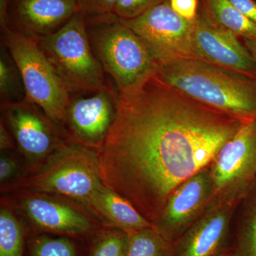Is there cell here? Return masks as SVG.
Here are the masks:
<instances>
[{"instance_id": "1", "label": "cell", "mask_w": 256, "mask_h": 256, "mask_svg": "<svg viewBox=\"0 0 256 256\" xmlns=\"http://www.w3.org/2000/svg\"><path fill=\"white\" fill-rule=\"evenodd\" d=\"M246 120L154 76L118 92L114 121L96 149L101 182L154 224L175 188L208 168Z\"/></svg>"}, {"instance_id": "18", "label": "cell", "mask_w": 256, "mask_h": 256, "mask_svg": "<svg viewBox=\"0 0 256 256\" xmlns=\"http://www.w3.org/2000/svg\"><path fill=\"white\" fill-rule=\"evenodd\" d=\"M208 20L239 38L256 40V24L228 0H200V9Z\"/></svg>"}, {"instance_id": "25", "label": "cell", "mask_w": 256, "mask_h": 256, "mask_svg": "<svg viewBox=\"0 0 256 256\" xmlns=\"http://www.w3.org/2000/svg\"><path fill=\"white\" fill-rule=\"evenodd\" d=\"M117 2L118 0H78L79 10L88 16L112 14Z\"/></svg>"}, {"instance_id": "3", "label": "cell", "mask_w": 256, "mask_h": 256, "mask_svg": "<svg viewBox=\"0 0 256 256\" xmlns=\"http://www.w3.org/2000/svg\"><path fill=\"white\" fill-rule=\"evenodd\" d=\"M89 40L105 73L118 92H126L158 74L161 65L137 34L112 15L86 16Z\"/></svg>"}, {"instance_id": "2", "label": "cell", "mask_w": 256, "mask_h": 256, "mask_svg": "<svg viewBox=\"0 0 256 256\" xmlns=\"http://www.w3.org/2000/svg\"><path fill=\"white\" fill-rule=\"evenodd\" d=\"M156 76L194 100L245 120H256V78L198 60L165 64Z\"/></svg>"}, {"instance_id": "17", "label": "cell", "mask_w": 256, "mask_h": 256, "mask_svg": "<svg viewBox=\"0 0 256 256\" xmlns=\"http://www.w3.org/2000/svg\"><path fill=\"white\" fill-rule=\"evenodd\" d=\"M230 250L233 256H256V181L234 212Z\"/></svg>"}, {"instance_id": "15", "label": "cell", "mask_w": 256, "mask_h": 256, "mask_svg": "<svg viewBox=\"0 0 256 256\" xmlns=\"http://www.w3.org/2000/svg\"><path fill=\"white\" fill-rule=\"evenodd\" d=\"M22 208L32 223L46 232L78 236L95 229L82 212L50 198L28 197L23 200Z\"/></svg>"}, {"instance_id": "8", "label": "cell", "mask_w": 256, "mask_h": 256, "mask_svg": "<svg viewBox=\"0 0 256 256\" xmlns=\"http://www.w3.org/2000/svg\"><path fill=\"white\" fill-rule=\"evenodd\" d=\"M215 200L239 202L256 181V120H247L208 166Z\"/></svg>"}, {"instance_id": "22", "label": "cell", "mask_w": 256, "mask_h": 256, "mask_svg": "<svg viewBox=\"0 0 256 256\" xmlns=\"http://www.w3.org/2000/svg\"><path fill=\"white\" fill-rule=\"evenodd\" d=\"M128 234L114 230L102 234L92 246L90 256H127Z\"/></svg>"}, {"instance_id": "24", "label": "cell", "mask_w": 256, "mask_h": 256, "mask_svg": "<svg viewBox=\"0 0 256 256\" xmlns=\"http://www.w3.org/2000/svg\"><path fill=\"white\" fill-rule=\"evenodd\" d=\"M165 0H118L112 14L121 18H132L139 16L152 6Z\"/></svg>"}, {"instance_id": "30", "label": "cell", "mask_w": 256, "mask_h": 256, "mask_svg": "<svg viewBox=\"0 0 256 256\" xmlns=\"http://www.w3.org/2000/svg\"><path fill=\"white\" fill-rule=\"evenodd\" d=\"M242 43L244 44L256 64V40H248V38H242Z\"/></svg>"}, {"instance_id": "7", "label": "cell", "mask_w": 256, "mask_h": 256, "mask_svg": "<svg viewBox=\"0 0 256 256\" xmlns=\"http://www.w3.org/2000/svg\"><path fill=\"white\" fill-rule=\"evenodd\" d=\"M111 15L142 38L161 66L175 60L194 58L192 34L195 20L188 21L176 14L169 0L152 6L134 18Z\"/></svg>"}, {"instance_id": "21", "label": "cell", "mask_w": 256, "mask_h": 256, "mask_svg": "<svg viewBox=\"0 0 256 256\" xmlns=\"http://www.w3.org/2000/svg\"><path fill=\"white\" fill-rule=\"evenodd\" d=\"M24 235L20 222L12 212L0 210V256H23Z\"/></svg>"}, {"instance_id": "20", "label": "cell", "mask_w": 256, "mask_h": 256, "mask_svg": "<svg viewBox=\"0 0 256 256\" xmlns=\"http://www.w3.org/2000/svg\"><path fill=\"white\" fill-rule=\"evenodd\" d=\"M0 96L2 104L22 102L26 98L20 70L2 44L0 55Z\"/></svg>"}, {"instance_id": "12", "label": "cell", "mask_w": 256, "mask_h": 256, "mask_svg": "<svg viewBox=\"0 0 256 256\" xmlns=\"http://www.w3.org/2000/svg\"><path fill=\"white\" fill-rule=\"evenodd\" d=\"M194 58L256 78V64L239 37L220 28L198 10L192 34Z\"/></svg>"}, {"instance_id": "28", "label": "cell", "mask_w": 256, "mask_h": 256, "mask_svg": "<svg viewBox=\"0 0 256 256\" xmlns=\"http://www.w3.org/2000/svg\"><path fill=\"white\" fill-rule=\"evenodd\" d=\"M16 170V163L5 156L0 158V181L4 182L13 176Z\"/></svg>"}, {"instance_id": "9", "label": "cell", "mask_w": 256, "mask_h": 256, "mask_svg": "<svg viewBox=\"0 0 256 256\" xmlns=\"http://www.w3.org/2000/svg\"><path fill=\"white\" fill-rule=\"evenodd\" d=\"M214 194L208 166L175 188L154 227L165 238L174 242L204 213Z\"/></svg>"}, {"instance_id": "14", "label": "cell", "mask_w": 256, "mask_h": 256, "mask_svg": "<svg viewBox=\"0 0 256 256\" xmlns=\"http://www.w3.org/2000/svg\"><path fill=\"white\" fill-rule=\"evenodd\" d=\"M80 11L78 0H10L6 26L25 36H47Z\"/></svg>"}, {"instance_id": "26", "label": "cell", "mask_w": 256, "mask_h": 256, "mask_svg": "<svg viewBox=\"0 0 256 256\" xmlns=\"http://www.w3.org/2000/svg\"><path fill=\"white\" fill-rule=\"evenodd\" d=\"M172 8L182 18L194 21L198 15L200 0H169Z\"/></svg>"}, {"instance_id": "23", "label": "cell", "mask_w": 256, "mask_h": 256, "mask_svg": "<svg viewBox=\"0 0 256 256\" xmlns=\"http://www.w3.org/2000/svg\"><path fill=\"white\" fill-rule=\"evenodd\" d=\"M33 256H76L73 242L66 238L40 237L34 242Z\"/></svg>"}, {"instance_id": "29", "label": "cell", "mask_w": 256, "mask_h": 256, "mask_svg": "<svg viewBox=\"0 0 256 256\" xmlns=\"http://www.w3.org/2000/svg\"><path fill=\"white\" fill-rule=\"evenodd\" d=\"M13 146H14V144H13L12 140L8 132V129L1 121V126H0V148H1V150L12 149Z\"/></svg>"}, {"instance_id": "32", "label": "cell", "mask_w": 256, "mask_h": 256, "mask_svg": "<svg viewBox=\"0 0 256 256\" xmlns=\"http://www.w3.org/2000/svg\"><path fill=\"white\" fill-rule=\"evenodd\" d=\"M255 1L256 2V0H255Z\"/></svg>"}, {"instance_id": "19", "label": "cell", "mask_w": 256, "mask_h": 256, "mask_svg": "<svg viewBox=\"0 0 256 256\" xmlns=\"http://www.w3.org/2000/svg\"><path fill=\"white\" fill-rule=\"evenodd\" d=\"M127 234V256H173L174 254V242L165 238L156 227Z\"/></svg>"}, {"instance_id": "27", "label": "cell", "mask_w": 256, "mask_h": 256, "mask_svg": "<svg viewBox=\"0 0 256 256\" xmlns=\"http://www.w3.org/2000/svg\"><path fill=\"white\" fill-rule=\"evenodd\" d=\"M228 1L240 12L256 24V2L255 0H228Z\"/></svg>"}, {"instance_id": "16", "label": "cell", "mask_w": 256, "mask_h": 256, "mask_svg": "<svg viewBox=\"0 0 256 256\" xmlns=\"http://www.w3.org/2000/svg\"><path fill=\"white\" fill-rule=\"evenodd\" d=\"M88 208L100 217L106 225L116 227L126 233L154 227V224L146 220L130 202L104 184Z\"/></svg>"}, {"instance_id": "6", "label": "cell", "mask_w": 256, "mask_h": 256, "mask_svg": "<svg viewBox=\"0 0 256 256\" xmlns=\"http://www.w3.org/2000/svg\"><path fill=\"white\" fill-rule=\"evenodd\" d=\"M22 185L55 193L90 206L101 182L96 150L79 143L63 142Z\"/></svg>"}, {"instance_id": "10", "label": "cell", "mask_w": 256, "mask_h": 256, "mask_svg": "<svg viewBox=\"0 0 256 256\" xmlns=\"http://www.w3.org/2000/svg\"><path fill=\"white\" fill-rule=\"evenodd\" d=\"M1 109L20 150L31 161L44 163L64 142L54 122L34 104L26 100L1 104Z\"/></svg>"}, {"instance_id": "13", "label": "cell", "mask_w": 256, "mask_h": 256, "mask_svg": "<svg viewBox=\"0 0 256 256\" xmlns=\"http://www.w3.org/2000/svg\"><path fill=\"white\" fill-rule=\"evenodd\" d=\"M117 96L110 87L70 100L65 122L77 143L95 150L100 146L114 121Z\"/></svg>"}, {"instance_id": "31", "label": "cell", "mask_w": 256, "mask_h": 256, "mask_svg": "<svg viewBox=\"0 0 256 256\" xmlns=\"http://www.w3.org/2000/svg\"><path fill=\"white\" fill-rule=\"evenodd\" d=\"M220 256H233V254H232V250H229L228 252H224V254H222V255Z\"/></svg>"}, {"instance_id": "4", "label": "cell", "mask_w": 256, "mask_h": 256, "mask_svg": "<svg viewBox=\"0 0 256 256\" xmlns=\"http://www.w3.org/2000/svg\"><path fill=\"white\" fill-rule=\"evenodd\" d=\"M36 40L70 94L112 87L92 50L85 13L78 11L58 30Z\"/></svg>"}, {"instance_id": "5", "label": "cell", "mask_w": 256, "mask_h": 256, "mask_svg": "<svg viewBox=\"0 0 256 256\" xmlns=\"http://www.w3.org/2000/svg\"><path fill=\"white\" fill-rule=\"evenodd\" d=\"M1 38L21 74L25 100L56 124L65 122L72 94L36 40L8 26L1 28Z\"/></svg>"}, {"instance_id": "11", "label": "cell", "mask_w": 256, "mask_h": 256, "mask_svg": "<svg viewBox=\"0 0 256 256\" xmlns=\"http://www.w3.org/2000/svg\"><path fill=\"white\" fill-rule=\"evenodd\" d=\"M239 202L213 198L204 213L174 242L173 256H220L230 250L232 220Z\"/></svg>"}]
</instances>
